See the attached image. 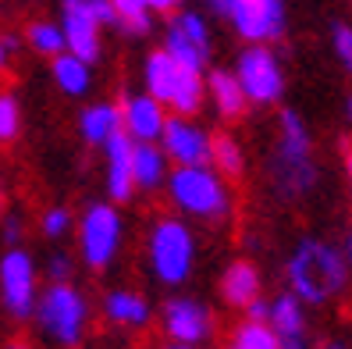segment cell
Returning a JSON list of instances; mask_svg holds the SVG:
<instances>
[{"label":"cell","instance_id":"1","mask_svg":"<svg viewBox=\"0 0 352 349\" xmlns=\"http://www.w3.org/2000/svg\"><path fill=\"white\" fill-rule=\"evenodd\" d=\"M285 285L306 306L338 303L352 285V271L342 246L320 235H302L285 257Z\"/></svg>","mask_w":352,"mask_h":349},{"label":"cell","instance_id":"2","mask_svg":"<svg viewBox=\"0 0 352 349\" xmlns=\"http://www.w3.org/2000/svg\"><path fill=\"white\" fill-rule=\"evenodd\" d=\"M267 182L281 203H299L317 189L320 182V164L314 154V132L306 118L292 107L278 114L274 129V150L267 157Z\"/></svg>","mask_w":352,"mask_h":349},{"label":"cell","instance_id":"3","mask_svg":"<svg viewBox=\"0 0 352 349\" xmlns=\"http://www.w3.org/2000/svg\"><path fill=\"white\" fill-rule=\"evenodd\" d=\"M175 214L185 221H203V224H224L235 214V196H232V178H224L214 164H192V168H175L164 182Z\"/></svg>","mask_w":352,"mask_h":349},{"label":"cell","instance_id":"4","mask_svg":"<svg viewBox=\"0 0 352 349\" xmlns=\"http://www.w3.org/2000/svg\"><path fill=\"white\" fill-rule=\"evenodd\" d=\"M146 268L150 275L168 285V289H178L192 278L196 268V235L189 229V221L182 214H160L150 232H146Z\"/></svg>","mask_w":352,"mask_h":349},{"label":"cell","instance_id":"5","mask_svg":"<svg viewBox=\"0 0 352 349\" xmlns=\"http://www.w3.org/2000/svg\"><path fill=\"white\" fill-rule=\"evenodd\" d=\"M32 317L50 342L72 349L89 328V299L75 282H50L47 289H39Z\"/></svg>","mask_w":352,"mask_h":349},{"label":"cell","instance_id":"6","mask_svg":"<svg viewBox=\"0 0 352 349\" xmlns=\"http://www.w3.org/2000/svg\"><path fill=\"white\" fill-rule=\"evenodd\" d=\"M75 239L82 264L89 271H107L121 253V242H125V218H121L118 203L111 200L89 203L75 221Z\"/></svg>","mask_w":352,"mask_h":349},{"label":"cell","instance_id":"7","mask_svg":"<svg viewBox=\"0 0 352 349\" xmlns=\"http://www.w3.org/2000/svg\"><path fill=\"white\" fill-rule=\"evenodd\" d=\"M235 78L253 107H274L285 96V68L274 43H245L235 57Z\"/></svg>","mask_w":352,"mask_h":349},{"label":"cell","instance_id":"8","mask_svg":"<svg viewBox=\"0 0 352 349\" xmlns=\"http://www.w3.org/2000/svg\"><path fill=\"white\" fill-rule=\"evenodd\" d=\"M39 299V268L29 250L8 246L0 257V303L4 314L14 321H29Z\"/></svg>","mask_w":352,"mask_h":349},{"label":"cell","instance_id":"9","mask_svg":"<svg viewBox=\"0 0 352 349\" xmlns=\"http://www.w3.org/2000/svg\"><path fill=\"white\" fill-rule=\"evenodd\" d=\"M164 50H168L178 65L206 72L214 57V36L210 25L199 11H175L168 14V25H164Z\"/></svg>","mask_w":352,"mask_h":349},{"label":"cell","instance_id":"10","mask_svg":"<svg viewBox=\"0 0 352 349\" xmlns=\"http://www.w3.org/2000/svg\"><path fill=\"white\" fill-rule=\"evenodd\" d=\"M228 25L242 43H278L288 32V4L285 0H232Z\"/></svg>","mask_w":352,"mask_h":349},{"label":"cell","instance_id":"11","mask_svg":"<svg viewBox=\"0 0 352 349\" xmlns=\"http://www.w3.org/2000/svg\"><path fill=\"white\" fill-rule=\"evenodd\" d=\"M157 142L164 147L175 168H192V164H210L214 132L203 129L189 114H168V125H164Z\"/></svg>","mask_w":352,"mask_h":349},{"label":"cell","instance_id":"12","mask_svg":"<svg viewBox=\"0 0 352 349\" xmlns=\"http://www.w3.org/2000/svg\"><path fill=\"white\" fill-rule=\"evenodd\" d=\"M160 332L171 342L203 346L214 339V310L196 296H171L160 310Z\"/></svg>","mask_w":352,"mask_h":349},{"label":"cell","instance_id":"13","mask_svg":"<svg viewBox=\"0 0 352 349\" xmlns=\"http://www.w3.org/2000/svg\"><path fill=\"white\" fill-rule=\"evenodd\" d=\"M267 324L274 328L281 349H309V306L296 293H278L267 310Z\"/></svg>","mask_w":352,"mask_h":349},{"label":"cell","instance_id":"14","mask_svg":"<svg viewBox=\"0 0 352 349\" xmlns=\"http://www.w3.org/2000/svg\"><path fill=\"white\" fill-rule=\"evenodd\" d=\"M60 29H65L72 54H78L89 65L100 57V22L89 0H60Z\"/></svg>","mask_w":352,"mask_h":349},{"label":"cell","instance_id":"15","mask_svg":"<svg viewBox=\"0 0 352 349\" xmlns=\"http://www.w3.org/2000/svg\"><path fill=\"white\" fill-rule=\"evenodd\" d=\"M103 186H107V200L118 203V207L139 193L135 175H132V139L125 132H118L103 142Z\"/></svg>","mask_w":352,"mask_h":349},{"label":"cell","instance_id":"16","mask_svg":"<svg viewBox=\"0 0 352 349\" xmlns=\"http://www.w3.org/2000/svg\"><path fill=\"white\" fill-rule=\"evenodd\" d=\"M164 125H168V107L157 96H150L146 89L125 96V104H121V132L132 142H157Z\"/></svg>","mask_w":352,"mask_h":349},{"label":"cell","instance_id":"17","mask_svg":"<svg viewBox=\"0 0 352 349\" xmlns=\"http://www.w3.org/2000/svg\"><path fill=\"white\" fill-rule=\"evenodd\" d=\"M221 299L235 310H245L253 299L263 296V275L253 260H232L228 268L221 271Z\"/></svg>","mask_w":352,"mask_h":349},{"label":"cell","instance_id":"18","mask_svg":"<svg viewBox=\"0 0 352 349\" xmlns=\"http://www.w3.org/2000/svg\"><path fill=\"white\" fill-rule=\"evenodd\" d=\"M103 317L118 328H129V332H139L153 321V306L150 299L135 293V289H111L103 296Z\"/></svg>","mask_w":352,"mask_h":349},{"label":"cell","instance_id":"19","mask_svg":"<svg viewBox=\"0 0 352 349\" xmlns=\"http://www.w3.org/2000/svg\"><path fill=\"white\" fill-rule=\"evenodd\" d=\"M121 132V107L114 100H93L78 111V136L86 147H100L107 142L111 136Z\"/></svg>","mask_w":352,"mask_h":349},{"label":"cell","instance_id":"20","mask_svg":"<svg viewBox=\"0 0 352 349\" xmlns=\"http://www.w3.org/2000/svg\"><path fill=\"white\" fill-rule=\"evenodd\" d=\"M206 100H210L217 118H224V121H239L245 114V107H250V100H245L235 72H228V68L206 72Z\"/></svg>","mask_w":352,"mask_h":349},{"label":"cell","instance_id":"21","mask_svg":"<svg viewBox=\"0 0 352 349\" xmlns=\"http://www.w3.org/2000/svg\"><path fill=\"white\" fill-rule=\"evenodd\" d=\"M132 175H135V189H146V193L164 189V182L171 175V160L160 142H132Z\"/></svg>","mask_w":352,"mask_h":349},{"label":"cell","instance_id":"22","mask_svg":"<svg viewBox=\"0 0 352 349\" xmlns=\"http://www.w3.org/2000/svg\"><path fill=\"white\" fill-rule=\"evenodd\" d=\"M50 78H54V86L65 93V96H86L93 89V65L89 61H82L78 54L65 50V54H57L50 57Z\"/></svg>","mask_w":352,"mask_h":349},{"label":"cell","instance_id":"23","mask_svg":"<svg viewBox=\"0 0 352 349\" xmlns=\"http://www.w3.org/2000/svg\"><path fill=\"white\" fill-rule=\"evenodd\" d=\"M178 75H182V65L168 54V50H153L146 61H142V86H146L150 96H157L164 107H168V100L178 86Z\"/></svg>","mask_w":352,"mask_h":349},{"label":"cell","instance_id":"24","mask_svg":"<svg viewBox=\"0 0 352 349\" xmlns=\"http://www.w3.org/2000/svg\"><path fill=\"white\" fill-rule=\"evenodd\" d=\"M203 100H206V78H203V72L182 65L178 86H175V93H171V100H168V111H171V114H189V118H192V114H199Z\"/></svg>","mask_w":352,"mask_h":349},{"label":"cell","instance_id":"25","mask_svg":"<svg viewBox=\"0 0 352 349\" xmlns=\"http://www.w3.org/2000/svg\"><path fill=\"white\" fill-rule=\"evenodd\" d=\"M221 349H281L278 335H274V328L267 324V321H253V317H245L232 328V335L224 339Z\"/></svg>","mask_w":352,"mask_h":349},{"label":"cell","instance_id":"26","mask_svg":"<svg viewBox=\"0 0 352 349\" xmlns=\"http://www.w3.org/2000/svg\"><path fill=\"white\" fill-rule=\"evenodd\" d=\"M210 164H214L224 178H242V175H245L242 142H239L232 132H217V136H214V147H210Z\"/></svg>","mask_w":352,"mask_h":349},{"label":"cell","instance_id":"27","mask_svg":"<svg viewBox=\"0 0 352 349\" xmlns=\"http://www.w3.org/2000/svg\"><path fill=\"white\" fill-rule=\"evenodd\" d=\"M25 43L32 54L39 57H57L68 50V39H65V29H60V22H47V18H39V22H32L25 29Z\"/></svg>","mask_w":352,"mask_h":349},{"label":"cell","instance_id":"28","mask_svg":"<svg viewBox=\"0 0 352 349\" xmlns=\"http://www.w3.org/2000/svg\"><path fill=\"white\" fill-rule=\"evenodd\" d=\"M118 11V25L132 36H146L153 29V11L146 8V0H111Z\"/></svg>","mask_w":352,"mask_h":349},{"label":"cell","instance_id":"29","mask_svg":"<svg viewBox=\"0 0 352 349\" xmlns=\"http://www.w3.org/2000/svg\"><path fill=\"white\" fill-rule=\"evenodd\" d=\"M18 136H22V104L11 89H0V147H11Z\"/></svg>","mask_w":352,"mask_h":349},{"label":"cell","instance_id":"30","mask_svg":"<svg viewBox=\"0 0 352 349\" xmlns=\"http://www.w3.org/2000/svg\"><path fill=\"white\" fill-rule=\"evenodd\" d=\"M331 54H335L338 68L352 75V22H331Z\"/></svg>","mask_w":352,"mask_h":349},{"label":"cell","instance_id":"31","mask_svg":"<svg viewBox=\"0 0 352 349\" xmlns=\"http://www.w3.org/2000/svg\"><path fill=\"white\" fill-rule=\"evenodd\" d=\"M39 232H43L47 239H65L68 232H75V214L68 207H47L43 218H39Z\"/></svg>","mask_w":352,"mask_h":349},{"label":"cell","instance_id":"32","mask_svg":"<svg viewBox=\"0 0 352 349\" xmlns=\"http://www.w3.org/2000/svg\"><path fill=\"white\" fill-rule=\"evenodd\" d=\"M72 271H75V264H72L68 253H54L47 260V278L50 282H72Z\"/></svg>","mask_w":352,"mask_h":349},{"label":"cell","instance_id":"33","mask_svg":"<svg viewBox=\"0 0 352 349\" xmlns=\"http://www.w3.org/2000/svg\"><path fill=\"white\" fill-rule=\"evenodd\" d=\"M89 4H93V14H96L100 29H121L118 25V11H114L111 0H89Z\"/></svg>","mask_w":352,"mask_h":349},{"label":"cell","instance_id":"34","mask_svg":"<svg viewBox=\"0 0 352 349\" xmlns=\"http://www.w3.org/2000/svg\"><path fill=\"white\" fill-rule=\"evenodd\" d=\"M0 232H4V242H8V246H18V242H22V218L8 214V218H4V229H0Z\"/></svg>","mask_w":352,"mask_h":349},{"label":"cell","instance_id":"35","mask_svg":"<svg viewBox=\"0 0 352 349\" xmlns=\"http://www.w3.org/2000/svg\"><path fill=\"white\" fill-rule=\"evenodd\" d=\"M146 8H150L153 14H175V11L182 8V0H146Z\"/></svg>","mask_w":352,"mask_h":349},{"label":"cell","instance_id":"36","mask_svg":"<svg viewBox=\"0 0 352 349\" xmlns=\"http://www.w3.org/2000/svg\"><path fill=\"white\" fill-rule=\"evenodd\" d=\"M203 8L217 14V18H228V8H232V0H203Z\"/></svg>","mask_w":352,"mask_h":349},{"label":"cell","instance_id":"37","mask_svg":"<svg viewBox=\"0 0 352 349\" xmlns=\"http://www.w3.org/2000/svg\"><path fill=\"white\" fill-rule=\"evenodd\" d=\"M8 65H11V39L0 32V75L8 72Z\"/></svg>","mask_w":352,"mask_h":349},{"label":"cell","instance_id":"38","mask_svg":"<svg viewBox=\"0 0 352 349\" xmlns=\"http://www.w3.org/2000/svg\"><path fill=\"white\" fill-rule=\"evenodd\" d=\"M345 186H349V200H352V147L345 150Z\"/></svg>","mask_w":352,"mask_h":349},{"label":"cell","instance_id":"39","mask_svg":"<svg viewBox=\"0 0 352 349\" xmlns=\"http://www.w3.org/2000/svg\"><path fill=\"white\" fill-rule=\"evenodd\" d=\"M342 118H345V125L352 129V93H345V100H342Z\"/></svg>","mask_w":352,"mask_h":349},{"label":"cell","instance_id":"40","mask_svg":"<svg viewBox=\"0 0 352 349\" xmlns=\"http://www.w3.org/2000/svg\"><path fill=\"white\" fill-rule=\"evenodd\" d=\"M342 253H345V260H349V271H352V232L345 235V242H342Z\"/></svg>","mask_w":352,"mask_h":349},{"label":"cell","instance_id":"41","mask_svg":"<svg viewBox=\"0 0 352 349\" xmlns=\"http://www.w3.org/2000/svg\"><path fill=\"white\" fill-rule=\"evenodd\" d=\"M160 349H199V346H189V342H171V339H168V346H160Z\"/></svg>","mask_w":352,"mask_h":349},{"label":"cell","instance_id":"42","mask_svg":"<svg viewBox=\"0 0 352 349\" xmlns=\"http://www.w3.org/2000/svg\"><path fill=\"white\" fill-rule=\"evenodd\" d=\"M320 349H349L345 342H327V346H320Z\"/></svg>","mask_w":352,"mask_h":349},{"label":"cell","instance_id":"43","mask_svg":"<svg viewBox=\"0 0 352 349\" xmlns=\"http://www.w3.org/2000/svg\"><path fill=\"white\" fill-rule=\"evenodd\" d=\"M4 349H29L25 342H11V346H4Z\"/></svg>","mask_w":352,"mask_h":349}]
</instances>
